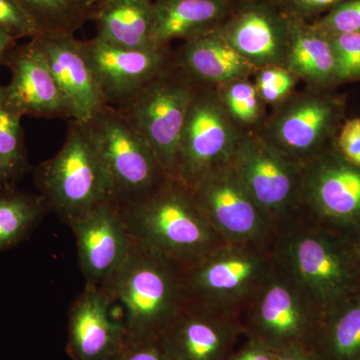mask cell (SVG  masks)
<instances>
[{
    "instance_id": "d590c367",
    "label": "cell",
    "mask_w": 360,
    "mask_h": 360,
    "mask_svg": "<svg viewBox=\"0 0 360 360\" xmlns=\"http://www.w3.org/2000/svg\"><path fill=\"white\" fill-rule=\"evenodd\" d=\"M333 146L345 160L360 167V118L348 120L343 124Z\"/></svg>"
},
{
    "instance_id": "8d00e7d4",
    "label": "cell",
    "mask_w": 360,
    "mask_h": 360,
    "mask_svg": "<svg viewBox=\"0 0 360 360\" xmlns=\"http://www.w3.org/2000/svg\"><path fill=\"white\" fill-rule=\"evenodd\" d=\"M278 352L257 341L250 340L243 347L236 348L226 360H277Z\"/></svg>"
},
{
    "instance_id": "603a6c76",
    "label": "cell",
    "mask_w": 360,
    "mask_h": 360,
    "mask_svg": "<svg viewBox=\"0 0 360 360\" xmlns=\"http://www.w3.org/2000/svg\"><path fill=\"white\" fill-rule=\"evenodd\" d=\"M92 20L99 39L127 49H155V0H97Z\"/></svg>"
},
{
    "instance_id": "4fadbf2b",
    "label": "cell",
    "mask_w": 360,
    "mask_h": 360,
    "mask_svg": "<svg viewBox=\"0 0 360 360\" xmlns=\"http://www.w3.org/2000/svg\"><path fill=\"white\" fill-rule=\"evenodd\" d=\"M189 189L225 243L270 245L274 229L231 163L208 172Z\"/></svg>"
},
{
    "instance_id": "ffe728a7",
    "label": "cell",
    "mask_w": 360,
    "mask_h": 360,
    "mask_svg": "<svg viewBox=\"0 0 360 360\" xmlns=\"http://www.w3.org/2000/svg\"><path fill=\"white\" fill-rule=\"evenodd\" d=\"M56 78L70 120L89 123L104 103L84 41L75 34L37 37Z\"/></svg>"
},
{
    "instance_id": "1f68e13d",
    "label": "cell",
    "mask_w": 360,
    "mask_h": 360,
    "mask_svg": "<svg viewBox=\"0 0 360 360\" xmlns=\"http://www.w3.org/2000/svg\"><path fill=\"white\" fill-rule=\"evenodd\" d=\"M311 22L329 35L360 32V0H345Z\"/></svg>"
},
{
    "instance_id": "d4e9b609",
    "label": "cell",
    "mask_w": 360,
    "mask_h": 360,
    "mask_svg": "<svg viewBox=\"0 0 360 360\" xmlns=\"http://www.w3.org/2000/svg\"><path fill=\"white\" fill-rule=\"evenodd\" d=\"M310 349L319 360H360V288L324 312Z\"/></svg>"
},
{
    "instance_id": "52a82bcc",
    "label": "cell",
    "mask_w": 360,
    "mask_h": 360,
    "mask_svg": "<svg viewBox=\"0 0 360 360\" xmlns=\"http://www.w3.org/2000/svg\"><path fill=\"white\" fill-rule=\"evenodd\" d=\"M112 181L115 202L135 205L172 179L124 113L104 105L89 122Z\"/></svg>"
},
{
    "instance_id": "484cf974",
    "label": "cell",
    "mask_w": 360,
    "mask_h": 360,
    "mask_svg": "<svg viewBox=\"0 0 360 360\" xmlns=\"http://www.w3.org/2000/svg\"><path fill=\"white\" fill-rule=\"evenodd\" d=\"M51 212L41 194L25 193L18 187L0 191V252L27 240Z\"/></svg>"
},
{
    "instance_id": "ab89813d",
    "label": "cell",
    "mask_w": 360,
    "mask_h": 360,
    "mask_svg": "<svg viewBox=\"0 0 360 360\" xmlns=\"http://www.w3.org/2000/svg\"><path fill=\"white\" fill-rule=\"evenodd\" d=\"M352 241H354L355 257H356L357 269H359L360 276V231L355 236V238L352 239Z\"/></svg>"
},
{
    "instance_id": "4dcf8cb0",
    "label": "cell",
    "mask_w": 360,
    "mask_h": 360,
    "mask_svg": "<svg viewBox=\"0 0 360 360\" xmlns=\"http://www.w3.org/2000/svg\"><path fill=\"white\" fill-rule=\"evenodd\" d=\"M329 37L335 53L338 82L360 79V32Z\"/></svg>"
},
{
    "instance_id": "3957f363",
    "label": "cell",
    "mask_w": 360,
    "mask_h": 360,
    "mask_svg": "<svg viewBox=\"0 0 360 360\" xmlns=\"http://www.w3.org/2000/svg\"><path fill=\"white\" fill-rule=\"evenodd\" d=\"M101 290L132 338H158L186 302L181 267L134 240L122 266Z\"/></svg>"
},
{
    "instance_id": "44dd1931",
    "label": "cell",
    "mask_w": 360,
    "mask_h": 360,
    "mask_svg": "<svg viewBox=\"0 0 360 360\" xmlns=\"http://www.w3.org/2000/svg\"><path fill=\"white\" fill-rule=\"evenodd\" d=\"M175 58L193 82L205 86L250 78L257 70L227 41L220 27L184 41Z\"/></svg>"
},
{
    "instance_id": "ac0fdd59",
    "label": "cell",
    "mask_w": 360,
    "mask_h": 360,
    "mask_svg": "<svg viewBox=\"0 0 360 360\" xmlns=\"http://www.w3.org/2000/svg\"><path fill=\"white\" fill-rule=\"evenodd\" d=\"M11 79L4 85V98L20 115L70 120L65 99L37 37L16 45L6 65Z\"/></svg>"
},
{
    "instance_id": "7c38bea8",
    "label": "cell",
    "mask_w": 360,
    "mask_h": 360,
    "mask_svg": "<svg viewBox=\"0 0 360 360\" xmlns=\"http://www.w3.org/2000/svg\"><path fill=\"white\" fill-rule=\"evenodd\" d=\"M340 116L336 99L310 87L274 108L257 132L290 160L305 165L333 143Z\"/></svg>"
},
{
    "instance_id": "83f0119b",
    "label": "cell",
    "mask_w": 360,
    "mask_h": 360,
    "mask_svg": "<svg viewBox=\"0 0 360 360\" xmlns=\"http://www.w3.org/2000/svg\"><path fill=\"white\" fill-rule=\"evenodd\" d=\"M37 21L42 34H75L92 20L97 0H16Z\"/></svg>"
},
{
    "instance_id": "f546056e",
    "label": "cell",
    "mask_w": 360,
    "mask_h": 360,
    "mask_svg": "<svg viewBox=\"0 0 360 360\" xmlns=\"http://www.w3.org/2000/svg\"><path fill=\"white\" fill-rule=\"evenodd\" d=\"M255 85L258 96L265 105L276 108L295 94L296 85L300 82L295 73L283 65L258 68Z\"/></svg>"
},
{
    "instance_id": "8fae6325",
    "label": "cell",
    "mask_w": 360,
    "mask_h": 360,
    "mask_svg": "<svg viewBox=\"0 0 360 360\" xmlns=\"http://www.w3.org/2000/svg\"><path fill=\"white\" fill-rule=\"evenodd\" d=\"M243 134L225 111L215 87L198 84L180 137L176 179L188 188L231 163Z\"/></svg>"
},
{
    "instance_id": "74e56055",
    "label": "cell",
    "mask_w": 360,
    "mask_h": 360,
    "mask_svg": "<svg viewBox=\"0 0 360 360\" xmlns=\"http://www.w3.org/2000/svg\"><path fill=\"white\" fill-rule=\"evenodd\" d=\"M277 360H319L310 348L292 347L279 350Z\"/></svg>"
},
{
    "instance_id": "e0dca14e",
    "label": "cell",
    "mask_w": 360,
    "mask_h": 360,
    "mask_svg": "<svg viewBox=\"0 0 360 360\" xmlns=\"http://www.w3.org/2000/svg\"><path fill=\"white\" fill-rule=\"evenodd\" d=\"M68 226L77 238L78 262L85 283L103 288L122 266L132 245L120 206L103 203Z\"/></svg>"
},
{
    "instance_id": "277c9868",
    "label": "cell",
    "mask_w": 360,
    "mask_h": 360,
    "mask_svg": "<svg viewBox=\"0 0 360 360\" xmlns=\"http://www.w3.org/2000/svg\"><path fill=\"white\" fill-rule=\"evenodd\" d=\"M33 179L66 225L96 206L115 202L112 181L89 123L70 120L63 148L34 168Z\"/></svg>"
},
{
    "instance_id": "cb8c5ba5",
    "label": "cell",
    "mask_w": 360,
    "mask_h": 360,
    "mask_svg": "<svg viewBox=\"0 0 360 360\" xmlns=\"http://www.w3.org/2000/svg\"><path fill=\"white\" fill-rule=\"evenodd\" d=\"M284 66L314 89L340 82L330 37L311 21L291 18Z\"/></svg>"
},
{
    "instance_id": "6da1fadb",
    "label": "cell",
    "mask_w": 360,
    "mask_h": 360,
    "mask_svg": "<svg viewBox=\"0 0 360 360\" xmlns=\"http://www.w3.org/2000/svg\"><path fill=\"white\" fill-rule=\"evenodd\" d=\"M274 262L326 312L360 288L354 241L298 217L274 233Z\"/></svg>"
},
{
    "instance_id": "60d3db41",
    "label": "cell",
    "mask_w": 360,
    "mask_h": 360,
    "mask_svg": "<svg viewBox=\"0 0 360 360\" xmlns=\"http://www.w3.org/2000/svg\"><path fill=\"white\" fill-rule=\"evenodd\" d=\"M234 1H245V0H234Z\"/></svg>"
},
{
    "instance_id": "d6986e66",
    "label": "cell",
    "mask_w": 360,
    "mask_h": 360,
    "mask_svg": "<svg viewBox=\"0 0 360 360\" xmlns=\"http://www.w3.org/2000/svg\"><path fill=\"white\" fill-rule=\"evenodd\" d=\"M129 338L105 291L85 283L68 310V352L73 360H108Z\"/></svg>"
},
{
    "instance_id": "7a4b0ae2",
    "label": "cell",
    "mask_w": 360,
    "mask_h": 360,
    "mask_svg": "<svg viewBox=\"0 0 360 360\" xmlns=\"http://www.w3.org/2000/svg\"><path fill=\"white\" fill-rule=\"evenodd\" d=\"M120 208L132 240L180 267L226 243L206 219L191 189L176 179L141 202Z\"/></svg>"
},
{
    "instance_id": "f35d334b",
    "label": "cell",
    "mask_w": 360,
    "mask_h": 360,
    "mask_svg": "<svg viewBox=\"0 0 360 360\" xmlns=\"http://www.w3.org/2000/svg\"><path fill=\"white\" fill-rule=\"evenodd\" d=\"M16 41L18 39L0 28V66L6 65L9 53L18 45Z\"/></svg>"
},
{
    "instance_id": "d6a6232c",
    "label": "cell",
    "mask_w": 360,
    "mask_h": 360,
    "mask_svg": "<svg viewBox=\"0 0 360 360\" xmlns=\"http://www.w3.org/2000/svg\"><path fill=\"white\" fill-rule=\"evenodd\" d=\"M0 28L16 39L42 34L37 21L16 0H0Z\"/></svg>"
},
{
    "instance_id": "5bb4252c",
    "label": "cell",
    "mask_w": 360,
    "mask_h": 360,
    "mask_svg": "<svg viewBox=\"0 0 360 360\" xmlns=\"http://www.w3.org/2000/svg\"><path fill=\"white\" fill-rule=\"evenodd\" d=\"M105 105L122 110L175 60L168 46L127 49L94 37L84 41Z\"/></svg>"
},
{
    "instance_id": "7402d4cb",
    "label": "cell",
    "mask_w": 360,
    "mask_h": 360,
    "mask_svg": "<svg viewBox=\"0 0 360 360\" xmlns=\"http://www.w3.org/2000/svg\"><path fill=\"white\" fill-rule=\"evenodd\" d=\"M233 6L234 0H155L153 45L168 46L217 30Z\"/></svg>"
},
{
    "instance_id": "e575fe53",
    "label": "cell",
    "mask_w": 360,
    "mask_h": 360,
    "mask_svg": "<svg viewBox=\"0 0 360 360\" xmlns=\"http://www.w3.org/2000/svg\"><path fill=\"white\" fill-rule=\"evenodd\" d=\"M291 18L314 21L345 0H274Z\"/></svg>"
},
{
    "instance_id": "30bf717a",
    "label": "cell",
    "mask_w": 360,
    "mask_h": 360,
    "mask_svg": "<svg viewBox=\"0 0 360 360\" xmlns=\"http://www.w3.org/2000/svg\"><path fill=\"white\" fill-rule=\"evenodd\" d=\"M300 217L350 239L360 231V167L333 143L303 165Z\"/></svg>"
},
{
    "instance_id": "2e32d148",
    "label": "cell",
    "mask_w": 360,
    "mask_h": 360,
    "mask_svg": "<svg viewBox=\"0 0 360 360\" xmlns=\"http://www.w3.org/2000/svg\"><path fill=\"white\" fill-rule=\"evenodd\" d=\"M291 18L274 0L234 1L220 26L234 49L258 68L283 65L290 42Z\"/></svg>"
},
{
    "instance_id": "ba28073f",
    "label": "cell",
    "mask_w": 360,
    "mask_h": 360,
    "mask_svg": "<svg viewBox=\"0 0 360 360\" xmlns=\"http://www.w3.org/2000/svg\"><path fill=\"white\" fill-rule=\"evenodd\" d=\"M231 165L274 233L300 217L303 165L257 131L240 137Z\"/></svg>"
},
{
    "instance_id": "836d02e7",
    "label": "cell",
    "mask_w": 360,
    "mask_h": 360,
    "mask_svg": "<svg viewBox=\"0 0 360 360\" xmlns=\"http://www.w3.org/2000/svg\"><path fill=\"white\" fill-rule=\"evenodd\" d=\"M108 360H170L158 338L129 336L122 347Z\"/></svg>"
},
{
    "instance_id": "4316f807",
    "label": "cell",
    "mask_w": 360,
    "mask_h": 360,
    "mask_svg": "<svg viewBox=\"0 0 360 360\" xmlns=\"http://www.w3.org/2000/svg\"><path fill=\"white\" fill-rule=\"evenodd\" d=\"M22 117L7 103L4 85H0V191L16 186L32 172L21 125Z\"/></svg>"
},
{
    "instance_id": "9a60e30c",
    "label": "cell",
    "mask_w": 360,
    "mask_h": 360,
    "mask_svg": "<svg viewBox=\"0 0 360 360\" xmlns=\"http://www.w3.org/2000/svg\"><path fill=\"white\" fill-rule=\"evenodd\" d=\"M243 335L238 316L184 302L158 338L170 360H226Z\"/></svg>"
},
{
    "instance_id": "f1b7e54d",
    "label": "cell",
    "mask_w": 360,
    "mask_h": 360,
    "mask_svg": "<svg viewBox=\"0 0 360 360\" xmlns=\"http://www.w3.org/2000/svg\"><path fill=\"white\" fill-rule=\"evenodd\" d=\"M225 111L243 134L257 131L266 120V105L250 78H239L215 87Z\"/></svg>"
},
{
    "instance_id": "8992f818",
    "label": "cell",
    "mask_w": 360,
    "mask_h": 360,
    "mask_svg": "<svg viewBox=\"0 0 360 360\" xmlns=\"http://www.w3.org/2000/svg\"><path fill=\"white\" fill-rule=\"evenodd\" d=\"M323 312L311 295L274 262V269L240 314L245 336L279 352L311 348Z\"/></svg>"
},
{
    "instance_id": "9c48e42d",
    "label": "cell",
    "mask_w": 360,
    "mask_h": 360,
    "mask_svg": "<svg viewBox=\"0 0 360 360\" xmlns=\"http://www.w3.org/2000/svg\"><path fill=\"white\" fill-rule=\"evenodd\" d=\"M198 86L175 58L120 110L150 144L172 179H176L180 137Z\"/></svg>"
},
{
    "instance_id": "5b68a950",
    "label": "cell",
    "mask_w": 360,
    "mask_h": 360,
    "mask_svg": "<svg viewBox=\"0 0 360 360\" xmlns=\"http://www.w3.org/2000/svg\"><path fill=\"white\" fill-rule=\"evenodd\" d=\"M274 269L270 245L224 243L181 267L184 302L240 319Z\"/></svg>"
}]
</instances>
